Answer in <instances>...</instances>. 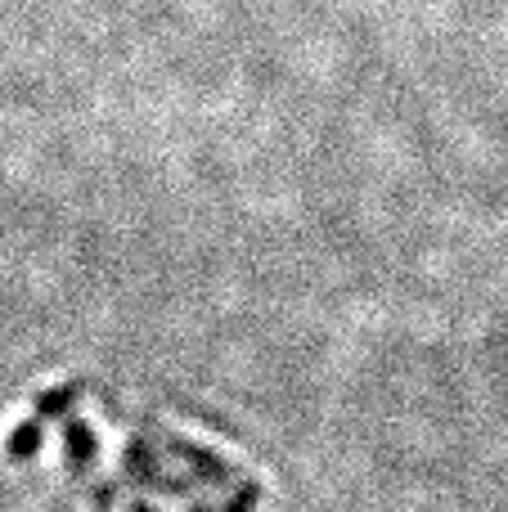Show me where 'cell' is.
<instances>
[{"label":"cell","mask_w":508,"mask_h":512,"mask_svg":"<svg viewBox=\"0 0 508 512\" xmlns=\"http://www.w3.org/2000/svg\"><path fill=\"white\" fill-rule=\"evenodd\" d=\"M216 512H252V508H248V504H239V499H225V504L216 508Z\"/></svg>","instance_id":"9"},{"label":"cell","mask_w":508,"mask_h":512,"mask_svg":"<svg viewBox=\"0 0 508 512\" xmlns=\"http://www.w3.org/2000/svg\"><path fill=\"white\" fill-rule=\"evenodd\" d=\"M185 512H216V508H212V504H189Z\"/></svg>","instance_id":"10"},{"label":"cell","mask_w":508,"mask_h":512,"mask_svg":"<svg viewBox=\"0 0 508 512\" xmlns=\"http://www.w3.org/2000/svg\"><path fill=\"white\" fill-rule=\"evenodd\" d=\"M162 441V450L171 454V459H180V463H189V477L198 481V486H216V490H225V486H239V468L234 463H225L221 454H212L207 445H198V441H185V436H171V432H153Z\"/></svg>","instance_id":"1"},{"label":"cell","mask_w":508,"mask_h":512,"mask_svg":"<svg viewBox=\"0 0 508 512\" xmlns=\"http://www.w3.org/2000/svg\"><path fill=\"white\" fill-rule=\"evenodd\" d=\"M77 400V387H59V391H50V396H41L36 400V423H63L68 418V405Z\"/></svg>","instance_id":"5"},{"label":"cell","mask_w":508,"mask_h":512,"mask_svg":"<svg viewBox=\"0 0 508 512\" xmlns=\"http://www.w3.org/2000/svg\"><path fill=\"white\" fill-rule=\"evenodd\" d=\"M41 445H45V427L32 418V423L14 427V436H9L5 450H9V459H14V463H32L36 454H41Z\"/></svg>","instance_id":"4"},{"label":"cell","mask_w":508,"mask_h":512,"mask_svg":"<svg viewBox=\"0 0 508 512\" xmlns=\"http://www.w3.org/2000/svg\"><path fill=\"white\" fill-rule=\"evenodd\" d=\"M122 499V481H95L90 486V504H95V512H108Z\"/></svg>","instance_id":"6"},{"label":"cell","mask_w":508,"mask_h":512,"mask_svg":"<svg viewBox=\"0 0 508 512\" xmlns=\"http://www.w3.org/2000/svg\"><path fill=\"white\" fill-rule=\"evenodd\" d=\"M122 477L135 481L140 490H158L162 477H167V472H162V454L153 450L144 436H131V441H126V450H122Z\"/></svg>","instance_id":"2"},{"label":"cell","mask_w":508,"mask_h":512,"mask_svg":"<svg viewBox=\"0 0 508 512\" xmlns=\"http://www.w3.org/2000/svg\"><path fill=\"white\" fill-rule=\"evenodd\" d=\"M126 512H162V508L149 504V499H131V504H126Z\"/></svg>","instance_id":"8"},{"label":"cell","mask_w":508,"mask_h":512,"mask_svg":"<svg viewBox=\"0 0 508 512\" xmlns=\"http://www.w3.org/2000/svg\"><path fill=\"white\" fill-rule=\"evenodd\" d=\"M59 436H63V454H68V472L72 477H86V472L95 468V454H99L90 423L86 418H77V414H68L59 423Z\"/></svg>","instance_id":"3"},{"label":"cell","mask_w":508,"mask_h":512,"mask_svg":"<svg viewBox=\"0 0 508 512\" xmlns=\"http://www.w3.org/2000/svg\"><path fill=\"white\" fill-rule=\"evenodd\" d=\"M261 495H266V490H261V481H239V486H234V495H230V499H239V504L257 508V504H261Z\"/></svg>","instance_id":"7"}]
</instances>
